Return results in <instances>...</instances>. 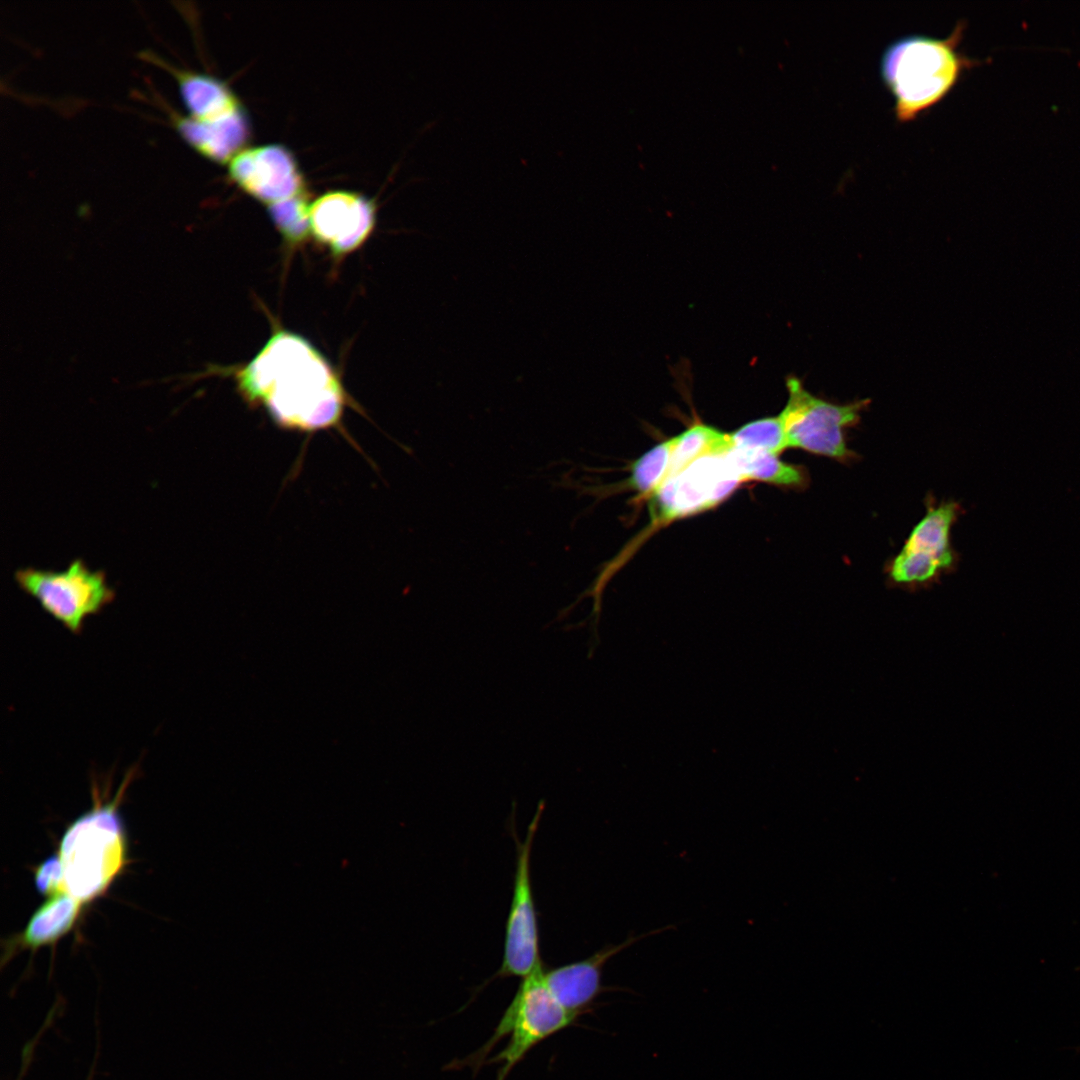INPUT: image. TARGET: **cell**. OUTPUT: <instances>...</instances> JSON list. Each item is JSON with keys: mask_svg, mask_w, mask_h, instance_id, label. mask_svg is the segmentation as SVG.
<instances>
[{"mask_svg": "<svg viewBox=\"0 0 1080 1080\" xmlns=\"http://www.w3.org/2000/svg\"><path fill=\"white\" fill-rule=\"evenodd\" d=\"M235 380L248 405L264 408L276 425L290 431L338 429L352 404L327 359L304 337L283 329L236 372Z\"/></svg>", "mask_w": 1080, "mask_h": 1080, "instance_id": "cell-1", "label": "cell"}, {"mask_svg": "<svg viewBox=\"0 0 1080 1080\" xmlns=\"http://www.w3.org/2000/svg\"><path fill=\"white\" fill-rule=\"evenodd\" d=\"M964 28L965 24L959 22L945 38L903 36L884 50L880 73L893 96L898 122L913 121L940 102L964 71L977 65L976 59L959 50Z\"/></svg>", "mask_w": 1080, "mask_h": 1080, "instance_id": "cell-2", "label": "cell"}, {"mask_svg": "<svg viewBox=\"0 0 1080 1080\" xmlns=\"http://www.w3.org/2000/svg\"><path fill=\"white\" fill-rule=\"evenodd\" d=\"M543 963L522 978L518 989L489 1040L472 1055L449 1068L499 1064L496 1080H505L536 1045L575 1023L576 1017L554 997L544 979Z\"/></svg>", "mask_w": 1080, "mask_h": 1080, "instance_id": "cell-3", "label": "cell"}, {"mask_svg": "<svg viewBox=\"0 0 1080 1080\" xmlns=\"http://www.w3.org/2000/svg\"><path fill=\"white\" fill-rule=\"evenodd\" d=\"M134 775L133 768L110 801H101L94 789V806L62 838L57 855L64 890L81 902L102 893L121 869L124 839L118 805Z\"/></svg>", "mask_w": 1080, "mask_h": 1080, "instance_id": "cell-4", "label": "cell"}, {"mask_svg": "<svg viewBox=\"0 0 1080 1080\" xmlns=\"http://www.w3.org/2000/svg\"><path fill=\"white\" fill-rule=\"evenodd\" d=\"M788 399L779 414L788 447L801 449L847 464L857 453L846 440V430L855 427L869 400L832 403L811 394L795 376L786 378Z\"/></svg>", "mask_w": 1080, "mask_h": 1080, "instance_id": "cell-5", "label": "cell"}, {"mask_svg": "<svg viewBox=\"0 0 1080 1080\" xmlns=\"http://www.w3.org/2000/svg\"><path fill=\"white\" fill-rule=\"evenodd\" d=\"M18 587L73 634H80L88 617L113 602L115 591L102 570H91L81 558L63 570L17 569Z\"/></svg>", "mask_w": 1080, "mask_h": 1080, "instance_id": "cell-6", "label": "cell"}, {"mask_svg": "<svg viewBox=\"0 0 1080 1080\" xmlns=\"http://www.w3.org/2000/svg\"><path fill=\"white\" fill-rule=\"evenodd\" d=\"M961 512L958 502L936 503L927 498L924 516L912 528L898 554L885 566L889 583L919 589L951 573L958 563V554L951 542L952 528Z\"/></svg>", "mask_w": 1080, "mask_h": 1080, "instance_id": "cell-7", "label": "cell"}, {"mask_svg": "<svg viewBox=\"0 0 1080 1080\" xmlns=\"http://www.w3.org/2000/svg\"><path fill=\"white\" fill-rule=\"evenodd\" d=\"M544 809L545 802L540 801L524 839L520 840L513 830L516 844L513 894L505 927L502 962L493 978H524L542 963L531 881V852Z\"/></svg>", "mask_w": 1080, "mask_h": 1080, "instance_id": "cell-8", "label": "cell"}, {"mask_svg": "<svg viewBox=\"0 0 1080 1080\" xmlns=\"http://www.w3.org/2000/svg\"><path fill=\"white\" fill-rule=\"evenodd\" d=\"M727 451L701 457L666 478L651 495L655 526L709 510L727 499L742 483Z\"/></svg>", "mask_w": 1080, "mask_h": 1080, "instance_id": "cell-9", "label": "cell"}, {"mask_svg": "<svg viewBox=\"0 0 1080 1080\" xmlns=\"http://www.w3.org/2000/svg\"><path fill=\"white\" fill-rule=\"evenodd\" d=\"M375 222L374 202L358 193L330 191L310 205L311 235L335 257L361 247Z\"/></svg>", "mask_w": 1080, "mask_h": 1080, "instance_id": "cell-10", "label": "cell"}, {"mask_svg": "<svg viewBox=\"0 0 1080 1080\" xmlns=\"http://www.w3.org/2000/svg\"><path fill=\"white\" fill-rule=\"evenodd\" d=\"M228 170L243 191L267 205L304 191L297 162L283 145L245 148L230 160Z\"/></svg>", "mask_w": 1080, "mask_h": 1080, "instance_id": "cell-11", "label": "cell"}, {"mask_svg": "<svg viewBox=\"0 0 1080 1080\" xmlns=\"http://www.w3.org/2000/svg\"><path fill=\"white\" fill-rule=\"evenodd\" d=\"M671 928L669 925L640 935H630L618 944L605 945L583 960L545 969V982L558 1002L571 1014L580 1017L591 1009L602 993L618 989L607 987L602 982L603 968L612 957L647 936Z\"/></svg>", "mask_w": 1080, "mask_h": 1080, "instance_id": "cell-12", "label": "cell"}, {"mask_svg": "<svg viewBox=\"0 0 1080 1080\" xmlns=\"http://www.w3.org/2000/svg\"><path fill=\"white\" fill-rule=\"evenodd\" d=\"M175 127L184 140L203 156L218 163H229L245 149L250 138L248 118L239 109L212 120L190 116L174 117Z\"/></svg>", "mask_w": 1080, "mask_h": 1080, "instance_id": "cell-13", "label": "cell"}, {"mask_svg": "<svg viewBox=\"0 0 1080 1080\" xmlns=\"http://www.w3.org/2000/svg\"><path fill=\"white\" fill-rule=\"evenodd\" d=\"M178 82L188 116L198 120H212L241 109L232 90L221 80L198 72L169 67Z\"/></svg>", "mask_w": 1080, "mask_h": 1080, "instance_id": "cell-14", "label": "cell"}, {"mask_svg": "<svg viewBox=\"0 0 1080 1080\" xmlns=\"http://www.w3.org/2000/svg\"><path fill=\"white\" fill-rule=\"evenodd\" d=\"M81 904L66 891L49 896L8 947L20 945L36 949L54 943L71 930L80 914Z\"/></svg>", "mask_w": 1080, "mask_h": 1080, "instance_id": "cell-15", "label": "cell"}, {"mask_svg": "<svg viewBox=\"0 0 1080 1080\" xmlns=\"http://www.w3.org/2000/svg\"><path fill=\"white\" fill-rule=\"evenodd\" d=\"M727 456L743 482L760 481L793 490H803L809 485L806 467L784 462L776 454L730 446Z\"/></svg>", "mask_w": 1080, "mask_h": 1080, "instance_id": "cell-16", "label": "cell"}, {"mask_svg": "<svg viewBox=\"0 0 1080 1080\" xmlns=\"http://www.w3.org/2000/svg\"><path fill=\"white\" fill-rule=\"evenodd\" d=\"M673 439L671 462L666 478L679 473L701 457L723 453L731 446L729 434L703 423L693 424Z\"/></svg>", "mask_w": 1080, "mask_h": 1080, "instance_id": "cell-17", "label": "cell"}, {"mask_svg": "<svg viewBox=\"0 0 1080 1080\" xmlns=\"http://www.w3.org/2000/svg\"><path fill=\"white\" fill-rule=\"evenodd\" d=\"M729 440L732 448L776 455L789 448L780 415L748 422L730 433Z\"/></svg>", "mask_w": 1080, "mask_h": 1080, "instance_id": "cell-18", "label": "cell"}, {"mask_svg": "<svg viewBox=\"0 0 1080 1080\" xmlns=\"http://www.w3.org/2000/svg\"><path fill=\"white\" fill-rule=\"evenodd\" d=\"M267 206L273 224L290 247L307 240L311 226L310 205L305 191Z\"/></svg>", "mask_w": 1080, "mask_h": 1080, "instance_id": "cell-19", "label": "cell"}, {"mask_svg": "<svg viewBox=\"0 0 1080 1080\" xmlns=\"http://www.w3.org/2000/svg\"><path fill=\"white\" fill-rule=\"evenodd\" d=\"M673 437L640 456L632 465L630 487L640 496H651L666 479L673 447Z\"/></svg>", "mask_w": 1080, "mask_h": 1080, "instance_id": "cell-20", "label": "cell"}, {"mask_svg": "<svg viewBox=\"0 0 1080 1080\" xmlns=\"http://www.w3.org/2000/svg\"><path fill=\"white\" fill-rule=\"evenodd\" d=\"M35 883L38 891L48 897L65 891L63 872L58 855H53L41 863L35 871Z\"/></svg>", "mask_w": 1080, "mask_h": 1080, "instance_id": "cell-21", "label": "cell"}]
</instances>
